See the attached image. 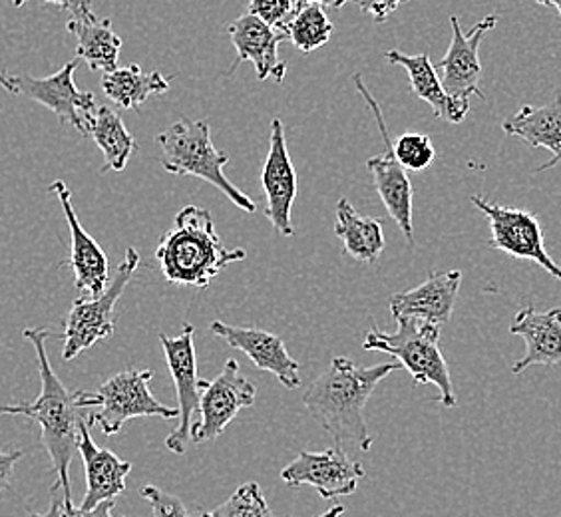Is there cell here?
Masks as SVG:
<instances>
[{
    "mask_svg": "<svg viewBox=\"0 0 561 517\" xmlns=\"http://www.w3.org/2000/svg\"><path fill=\"white\" fill-rule=\"evenodd\" d=\"M138 267H140L138 251L134 248L126 249L124 261L119 263L116 275L110 280L106 291L100 297H80L72 302V309L66 317L65 334H62L65 360H72L82 351L96 345L100 341H106L114 334L116 302L119 301L122 292L126 291Z\"/></svg>",
    "mask_w": 561,
    "mask_h": 517,
    "instance_id": "cell-7",
    "label": "cell"
},
{
    "mask_svg": "<svg viewBox=\"0 0 561 517\" xmlns=\"http://www.w3.org/2000/svg\"><path fill=\"white\" fill-rule=\"evenodd\" d=\"M151 378V370H124L106 380L96 392L78 390L80 406L84 410L96 409V412L90 414L88 424L98 426L106 436H114L131 418H180V410L170 409L153 399L150 390Z\"/></svg>",
    "mask_w": 561,
    "mask_h": 517,
    "instance_id": "cell-6",
    "label": "cell"
},
{
    "mask_svg": "<svg viewBox=\"0 0 561 517\" xmlns=\"http://www.w3.org/2000/svg\"><path fill=\"white\" fill-rule=\"evenodd\" d=\"M24 452L22 450H12V452H0V492L11 487L12 474H14V463L21 460Z\"/></svg>",
    "mask_w": 561,
    "mask_h": 517,
    "instance_id": "cell-35",
    "label": "cell"
},
{
    "mask_svg": "<svg viewBox=\"0 0 561 517\" xmlns=\"http://www.w3.org/2000/svg\"><path fill=\"white\" fill-rule=\"evenodd\" d=\"M462 283L460 271L431 273L424 283L411 291L397 292L390 301L392 319H419L424 323L443 324L450 321L458 289Z\"/></svg>",
    "mask_w": 561,
    "mask_h": 517,
    "instance_id": "cell-19",
    "label": "cell"
},
{
    "mask_svg": "<svg viewBox=\"0 0 561 517\" xmlns=\"http://www.w3.org/2000/svg\"><path fill=\"white\" fill-rule=\"evenodd\" d=\"M140 494L150 502L153 517H194L180 497L172 496L156 485H144Z\"/></svg>",
    "mask_w": 561,
    "mask_h": 517,
    "instance_id": "cell-32",
    "label": "cell"
},
{
    "mask_svg": "<svg viewBox=\"0 0 561 517\" xmlns=\"http://www.w3.org/2000/svg\"><path fill=\"white\" fill-rule=\"evenodd\" d=\"M116 506V499H108L98 504L94 509H80V507H70L62 512V517H112V509Z\"/></svg>",
    "mask_w": 561,
    "mask_h": 517,
    "instance_id": "cell-36",
    "label": "cell"
},
{
    "mask_svg": "<svg viewBox=\"0 0 561 517\" xmlns=\"http://www.w3.org/2000/svg\"><path fill=\"white\" fill-rule=\"evenodd\" d=\"M156 258L163 277L173 285L204 289L231 263L248 257L243 249H229L217 233L211 211L199 205H185L173 227L163 233Z\"/></svg>",
    "mask_w": 561,
    "mask_h": 517,
    "instance_id": "cell-3",
    "label": "cell"
},
{
    "mask_svg": "<svg viewBox=\"0 0 561 517\" xmlns=\"http://www.w3.org/2000/svg\"><path fill=\"white\" fill-rule=\"evenodd\" d=\"M390 65L402 66L411 80L412 92L431 104L434 116L446 119L450 124H460L470 112V100L450 97L444 92L443 82L436 66L432 65L431 56H409L400 50H387Z\"/></svg>",
    "mask_w": 561,
    "mask_h": 517,
    "instance_id": "cell-22",
    "label": "cell"
},
{
    "mask_svg": "<svg viewBox=\"0 0 561 517\" xmlns=\"http://www.w3.org/2000/svg\"><path fill=\"white\" fill-rule=\"evenodd\" d=\"M0 414H11V416L22 414L21 404H16V406H7V404H0Z\"/></svg>",
    "mask_w": 561,
    "mask_h": 517,
    "instance_id": "cell-39",
    "label": "cell"
},
{
    "mask_svg": "<svg viewBox=\"0 0 561 517\" xmlns=\"http://www.w3.org/2000/svg\"><path fill=\"white\" fill-rule=\"evenodd\" d=\"M163 355L168 360V368L172 372L175 394H178V410H180V426L165 438V448L170 452L182 456L187 450L190 432L194 424L195 412L199 410L202 400V380L197 378V358H195L194 324L185 323L180 336H160Z\"/></svg>",
    "mask_w": 561,
    "mask_h": 517,
    "instance_id": "cell-11",
    "label": "cell"
},
{
    "mask_svg": "<svg viewBox=\"0 0 561 517\" xmlns=\"http://www.w3.org/2000/svg\"><path fill=\"white\" fill-rule=\"evenodd\" d=\"M335 31V24L327 16L321 4H307L295 14L287 38L291 41L295 48H299L305 55L321 48L329 43L331 34Z\"/></svg>",
    "mask_w": 561,
    "mask_h": 517,
    "instance_id": "cell-28",
    "label": "cell"
},
{
    "mask_svg": "<svg viewBox=\"0 0 561 517\" xmlns=\"http://www.w3.org/2000/svg\"><path fill=\"white\" fill-rule=\"evenodd\" d=\"M392 151L407 172L428 170L436 158L432 140L424 134H402L399 140L392 143Z\"/></svg>",
    "mask_w": 561,
    "mask_h": 517,
    "instance_id": "cell-30",
    "label": "cell"
},
{
    "mask_svg": "<svg viewBox=\"0 0 561 517\" xmlns=\"http://www.w3.org/2000/svg\"><path fill=\"white\" fill-rule=\"evenodd\" d=\"M355 2L360 11L373 16V21L385 22L390 14L399 11L400 4H404L409 0H355Z\"/></svg>",
    "mask_w": 561,
    "mask_h": 517,
    "instance_id": "cell-34",
    "label": "cell"
},
{
    "mask_svg": "<svg viewBox=\"0 0 561 517\" xmlns=\"http://www.w3.org/2000/svg\"><path fill=\"white\" fill-rule=\"evenodd\" d=\"M202 517H279L271 512L257 482L239 485L238 490L221 506Z\"/></svg>",
    "mask_w": 561,
    "mask_h": 517,
    "instance_id": "cell-29",
    "label": "cell"
},
{
    "mask_svg": "<svg viewBox=\"0 0 561 517\" xmlns=\"http://www.w3.org/2000/svg\"><path fill=\"white\" fill-rule=\"evenodd\" d=\"M496 14H490L478 22L470 33H465L460 28L458 16H450L453 43L448 46L443 60L436 65V70L443 74L440 82L448 96L460 97V100H470L472 96H478L480 100L486 97L480 90L482 65H480L478 53L484 36L496 28Z\"/></svg>",
    "mask_w": 561,
    "mask_h": 517,
    "instance_id": "cell-14",
    "label": "cell"
},
{
    "mask_svg": "<svg viewBox=\"0 0 561 517\" xmlns=\"http://www.w3.org/2000/svg\"><path fill=\"white\" fill-rule=\"evenodd\" d=\"M363 478V463L351 460L339 448H329L324 452L301 450L280 472V480L289 487L313 485L327 502L355 494Z\"/></svg>",
    "mask_w": 561,
    "mask_h": 517,
    "instance_id": "cell-13",
    "label": "cell"
},
{
    "mask_svg": "<svg viewBox=\"0 0 561 517\" xmlns=\"http://www.w3.org/2000/svg\"><path fill=\"white\" fill-rule=\"evenodd\" d=\"M170 82L172 78L158 70L144 72L140 66L130 65L102 76V90L119 108L138 110L148 97L165 94Z\"/></svg>",
    "mask_w": 561,
    "mask_h": 517,
    "instance_id": "cell-26",
    "label": "cell"
},
{
    "mask_svg": "<svg viewBox=\"0 0 561 517\" xmlns=\"http://www.w3.org/2000/svg\"><path fill=\"white\" fill-rule=\"evenodd\" d=\"M68 33L75 34L76 58L84 60L90 70L94 72H114L118 68L119 53H122V38L114 33L112 21L98 16L72 21L66 24Z\"/></svg>",
    "mask_w": 561,
    "mask_h": 517,
    "instance_id": "cell-25",
    "label": "cell"
},
{
    "mask_svg": "<svg viewBox=\"0 0 561 517\" xmlns=\"http://www.w3.org/2000/svg\"><path fill=\"white\" fill-rule=\"evenodd\" d=\"M11 2L14 9H22L28 2H50V4L60 7L62 11L70 12L75 21H84V19L96 16L92 11V0H11Z\"/></svg>",
    "mask_w": 561,
    "mask_h": 517,
    "instance_id": "cell-33",
    "label": "cell"
},
{
    "mask_svg": "<svg viewBox=\"0 0 561 517\" xmlns=\"http://www.w3.org/2000/svg\"><path fill=\"white\" fill-rule=\"evenodd\" d=\"M56 194L62 205L66 223L70 229V267L75 271V285L78 291L88 292L90 297H100L110 285L108 257L104 249L100 248L96 239L88 233L82 223L78 221L72 194L62 180H56L48 187Z\"/></svg>",
    "mask_w": 561,
    "mask_h": 517,
    "instance_id": "cell-17",
    "label": "cell"
},
{
    "mask_svg": "<svg viewBox=\"0 0 561 517\" xmlns=\"http://www.w3.org/2000/svg\"><path fill=\"white\" fill-rule=\"evenodd\" d=\"M502 129L507 136L528 141L531 148L551 151L550 162L543 163L536 173L546 172L561 163V96L546 106H522L516 116L504 119Z\"/></svg>",
    "mask_w": 561,
    "mask_h": 517,
    "instance_id": "cell-23",
    "label": "cell"
},
{
    "mask_svg": "<svg viewBox=\"0 0 561 517\" xmlns=\"http://www.w3.org/2000/svg\"><path fill=\"white\" fill-rule=\"evenodd\" d=\"M248 14L257 16L260 21L270 24L271 28L287 34L295 14V0H249Z\"/></svg>",
    "mask_w": 561,
    "mask_h": 517,
    "instance_id": "cell-31",
    "label": "cell"
},
{
    "mask_svg": "<svg viewBox=\"0 0 561 517\" xmlns=\"http://www.w3.org/2000/svg\"><path fill=\"white\" fill-rule=\"evenodd\" d=\"M87 136L96 141L104 156L102 172H124L138 143L118 114L108 106H98L88 122Z\"/></svg>",
    "mask_w": 561,
    "mask_h": 517,
    "instance_id": "cell-27",
    "label": "cell"
},
{
    "mask_svg": "<svg viewBox=\"0 0 561 517\" xmlns=\"http://www.w3.org/2000/svg\"><path fill=\"white\" fill-rule=\"evenodd\" d=\"M400 368L399 363L360 368L345 356H335L331 368L305 390L302 404L336 444H351L368 452L373 438L365 406L378 384Z\"/></svg>",
    "mask_w": 561,
    "mask_h": 517,
    "instance_id": "cell-1",
    "label": "cell"
},
{
    "mask_svg": "<svg viewBox=\"0 0 561 517\" xmlns=\"http://www.w3.org/2000/svg\"><path fill=\"white\" fill-rule=\"evenodd\" d=\"M470 199L490 223V248L504 251L512 257L534 261L541 269L548 271L553 279L561 280V267L546 249L540 219L536 214L492 204L482 195H472Z\"/></svg>",
    "mask_w": 561,
    "mask_h": 517,
    "instance_id": "cell-9",
    "label": "cell"
},
{
    "mask_svg": "<svg viewBox=\"0 0 561 517\" xmlns=\"http://www.w3.org/2000/svg\"><path fill=\"white\" fill-rule=\"evenodd\" d=\"M227 33L231 36V43L238 50L236 62L229 66V74L238 70L241 62H251L255 66L257 80H275L283 82L287 65L280 60L279 46L289 41L287 34L271 28L270 24L260 21L253 14H243L238 21L229 24Z\"/></svg>",
    "mask_w": 561,
    "mask_h": 517,
    "instance_id": "cell-18",
    "label": "cell"
},
{
    "mask_svg": "<svg viewBox=\"0 0 561 517\" xmlns=\"http://www.w3.org/2000/svg\"><path fill=\"white\" fill-rule=\"evenodd\" d=\"M397 333H382L377 326L368 331L363 348L392 355L409 370L416 384H434L440 390L438 402L446 409L456 406L450 368L440 351V329L419 319H397Z\"/></svg>",
    "mask_w": 561,
    "mask_h": 517,
    "instance_id": "cell-5",
    "label": "cell"
},
{
    "mask_svg": "<svg viewBox=\"0 0 561 517\" xmlns=\"http://www.w3.org/2000/svg\"><path fill=\"white\" fill-rule=\"evenodd\" d=\"M257 399V387L241 375L238 360L229 358L216 380L206 382L199 400V421L192 424L190 438L195 444L219 438L239 410L251 409Z\"/></svg>",
    "mask_w": 561,
    "mask_h": 517,
    "instance_id": "cell-10",
    "label": "cell"
},
{
    "mask_svg": "<svg viewBox=\"0 0 561 517\" xmlns=\"http://www.w3.org/2000/svg\"><path fill=\"white\" fill-rule=\"evenodd\" d=\"M78 60L66 62L56 74L34 78L31 74L0 72V87L14 96L28 97L44 108L55 112L60 124L75 126L87 136L88 122L96 112V97L92 92H82L75 84Z\"/></svg>",
    "mask_w": 561,
    "mask_h": 517,
    "instance_id": "cell-8",
    "label": "cell"
},
{
    "mask_svg": "<svg viewBox=\"0 0 561 517\" xmlns=\"http://www.w3.org/2000/svg\"><path fill=\"white\" fill-rule=\"evenodd\" d=\"M22 334L33 343L36 351V363L41 372V397L31 404H21L22 414L41 426V440L46 452L53 460L56 472V485L53 492L62 490L66 509L75 507L72 492H70V463L78 452V438H80V422L87 421L82 416V406L78 402V390L70 392L56 377L55 368L48 360L46 341L50 331L46 329H24Z\"/></svg>",
    "mask_w": 561,
    "mask_h": 517,
    "instance_id": "cell-2",
    "label": "cell"
},
{
    "mask_svg": "<svg viewBox=\"0 0 561 517\" xmlns=\"http://www.w3.org/2000/svg\"><path fill=\"white\" fill-rule=\"evenodd\" d=\"M510 333L518 334L526 343V355L512 367L514 375H522L526 368L556 367L561 365V309L536 311L534 307L522 309Z\"/></svg>",
    "mask_w": 561,
    "mask_h": 517,
    "instance_id": "cell-21",
    "label": "cell"
},
{
    "mask_svg": "<svg viewBox=\"0 0 561 517\" xmlns=\"http://www.w3.org/2000/svg\"><path fill=\"white\" fill-rule=\"evenodd\" d=\"M355 84L358 92L367 100L368 108L375 112L378 129H380L382 140L387 146V153H380V156H375V158L368 160V172L373 173L380 202L387 207V211L394 219V223L400 227L407 243L414 248V226H412V197H414V192H412L411 177H409L407 170L400 165L399 160L394 158L389 129L385 126V118L380 114L375 97L368 94L367 87L358 74L355 76Z\"/></svg>",
    "mask_w": 561,
    "mask_h": 517,
    "instance_id": "cell-12",
    "label": "cell"
},
{
    "mask_svg": "<svg viewBox=\"0 0 561 517\" xmlns=\"http://www.w3.org/2000/svg\"><path fill=\"white\" fill-rule=\"evenodd\" d=\"M346 2H355V0H295V4H297V11L302 9V7H307V4H321L323 9H341V7H345Z\"/></svg>",
    "mask_w": 561,
    "mask_h": 517,
    "instance_id": "cell-37",
    "label": "cell"
},
{
    "mask_svg": "<svg viewBox=\"0 0 561 517\" xmlns=\"http://www.w3.org/2000/svg\"><path fill=\"white\" fill-rule=\"evenodd\" d=\"M538 4H543V7H551V9H556V11L560 12L561 16V0H536Z\"/></svg>",
    "mask_w": 561,
    "mask_h": 517,
    "instance_id": "cell-41",
    "label": "cell"
},
{
    "mask_svg": "<svg viewBox=\"0 0 561 517\" xmlns=\"http://www.w3.org/2000/svg\"><path fill=\"white\" fill-rule=\"evenodd\" d=\"M78 452L87 472V494L80 509H94L98 504L116 499L126 490V478L131 472V463L119 460L118 456L104 448H98L88 421L80 422Z\"/></svg>",
    "mask_w": 561,
    "mask_h": 517,
    "instance_id": "cell-20",
    "label": "cell"
},
{
    "mask_svg": "<svg viewBox=\"0 0 561 517\" xmlns=\"http://www.w3.org/2000/svg\"><path fill=\"white\" fill-rule=\"evenodd\" d=\"M261 187L267 199L265 216L283 238H291L293 204L297 199V172L289 156L285 128L279 118L271 119L270 151L261 170Z\"/></svg>",
    "mask_w": 561,
    "mask_h": 517,
    "instance_id": "cell-15",
    "label": "cell"
},
{
    "mask_svg": "<svg viewBox=\"0 0 561 517\" xmlns=\"http://www.w3.org/2000/svg\"><path fill=\"white\" fill-rule=\"evenodd\" d=\"M156 141L160 146V163L165 172L206 180L239 209L248 214L257 211L255 202L227 180L224 168L229 163V156L214 146L206 119H178L158 134Z\"/></svg>",
    "mask_w": 561,
    "mask_h": 517,
    "instance_id": "cell-4",
    "label": "cell"
},
{
    "mask_svg": "<svg viewBox=\"0 0 561 517\" xmlns=\"http://www.w3.org/2000/svg\"><path fill=\"white\" fill-rule=\"evenodd\" d=\"M209 329L216 336L224 338L231 348L245 353L255 363V367L273 375L287 390H297L301 387V367L287 353L283 338L277 334L253 326H231L221 321H214Z\"/></svg>",
    "mask_w": 561,
    "mask_h": 517,
    "instance_id": "cell-16",
    "label": "cell"
},
{
    "mask_svg": "<svg viewBox=\"0 0 561 517\" xmlns=\"http://www.w3.org/2000/svg\"><path fill=\"white\" fill-rule=\"evenodd\" d=\"M336 238L343 241V251L365 265H375L385 251L382 223L373 217L360 216L348 199L336 204Z\"/></svg>",
    "mask_w": 561,
    "mask_h": 517,
    "instance_id": "cell-24",
    "label": "cell"
},
{
    "mask_svg": "<svg viewBox=\"0 0 561 517\" xmlns=\"http://www.w3.org/2000/svg\"><path fill=\"white\" fill-rule=\"evenodd\" d=\"M62 512H65V499H58L56 494H53V504L46 514H28L26 517H62Z\"/></svg>",
    "mask_w": 561,
    "mask_h": 517,
    "instance_id": "cell-38",
    "label": "cell"
},
{
    "mask_svg": "<svg viewBox=\"0 0 561 517\" xmlns=\"http://www.w3.org/2000/svg\"><path fill=\"white\" fill-rule=\"evenodd\" d=\"M345 514V506H335L331 507L329 512H324V514H321L319 517H341Z\"/></svg>",
    "mask_w": 561,
    "mask_h": 517,
    "instance_id": "cell-40",
    "label": "cell"
}]
</instances>
